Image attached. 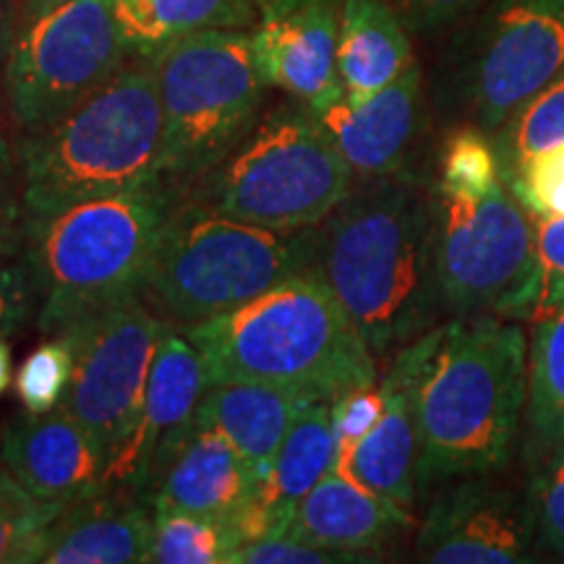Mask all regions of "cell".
Listing matches in <instances>:
<instances>
[{
    "label": "cell",
    "mask_w": 564,
    "mask_h": 564,
    "mask_svg": "<svg viewBox=\"0 0 564 564\" xmlns=\"http://www.w3.org/2000/svg\"><path fill=\"white\" fill-rule=\"evenodd\" d=\"M314 267L373 356L403 350L444 306L434 202L392 175L369 181L316 228Z\"/></svg>",
    "instance_id": "obj_1"
},
{
    "label": "cell",
    "mask_w": 564,
    "mask_h": 564,
    "mask_svg": "<svg viewBox=\"0 0 564 564\" xmlns=\"http://www.w3.org/2000/svg\"><path fill=\"white\" fill-rule=\"evenodd\" d=\"M528 405V335L518 319L457 316L432 329L415 384L419 481L505 468Z\"/></svg>",
    "instance_id": "obj_2"
},
{
    "label": "cell",
    "mask_w": 564,
    "mask_h": 564,
    "mask_svg": "<svg viewBox=\"0 0 564 564\" xmlns=\"http://www.w3.org/2000/svg\"><path fill=\"white\" fill-rule=\"evenodd\" d=\"M183 335L199 350L209 384L262 382L327 403L377 384V356L316 267Z\"/></svg>",
    "instance_id": "obj_3"
},
{
    "label": "cell",
    "mask_w": 564,
    "mask_h": 564,
    "mask_svg": "<svg viewBox=\"0 0 564 564\" xmlns=\"http://www.w3.org/2000/svg\"><path fill=\"white\" fill-rule=\"evenodd\" d=\"M19 165L26 225L82 202L165 186L152 61H129L61 121L26 133Z\"/></svg>",
    "instance_id": "obj_4"
},
{
    "label": "cell",
    "mask_w": 564,
    "mask_h": 564,
    "mask_svg": "<svg viewBox=\"0 0 564 564\" xmlns=\"http://www.w3.org/2000/svg\"><path fill=\"white\" fill-rule=\"evenodd\" d=\"M175 196L154 186L82 202L26 225L24 264L37 327L61 335L89 316L139 299Z\"/></svg>",
    "instance_id": "obj_5"
},
{
    "label": "cell",
    "mask_w": 564,
    "mask_h": 564,
    "mask_svg": "<svg viewBox=\"0 0 564 564\" xmlns=\"http://www.w3.org/2000/svg\"><path fill=\"white\" fill-rule=\"evenodd\" d=\"M316 228L272 230L236 220L188 196L175 199L141 299L171 327H194L228 314L314 267Z\"/></svg>",
    "instance_id": "obj_6"
},
{
    "label": "cell",
    "mask_w": 564,
    "mask_h": 564,
    "mask_svg": "<svg viewBox=\"0 0 564 564\" xmlns=\"http://www.w3.org/2000/svg\"><path fill=\"white\" fill-rule=\"evenodd\" d=\"M150 61L162 108V181L181 199L253 129L267 84L246 30L183 34Z\"/></svg>",
    "instance_id": "obj_7"
},
{
    "label": "cell",
    "mask_w": 564,
    "mask_h": 564,
    "mask_svg": "<svg viewBox=\"0 0 564 564\" xmlns=\"http://www.w3.org/2000/svg\"><path fill=\"white\" fill-rule=\"evenodd\" d=\"M352 173L308 105H280L253 129L188 199L272 230L316 228L352 192Z\"/></svg>",
    "instance_id": "obj_8"
},
{
    "label": "cell",
    "mask_w": 564,
    "mask_h": 564,
    "mask_svg": "<svg viewBox=\"0 0 564 564\" xmlns=\"http://www.w3.org/2000/svg\"><path fill=\"white\" fill-rule=\"evenodd\" d=\"M112 0H66L30 21L3 66L13 121L37 133L82 105L131 58Z\"/></svg>",
    "instance_id": "obj_9"
},
{
    "label": "cell",
    "mask_w": 564,
    "mask_h": 564,
    "mask_svg": "<svg viewBox=\"0 0 564 564\" xmlns=\"http://www.w3.org/2000/svg\"><path fill=\"white\" fill-rule=\"evenodd\" d=\"M436 278L457 316L502 314L533 264L535 220L505 183L484 196L436 192Z\"/></svg>",
    "instance_id": "obj_10"
},
{
    "label": "cell",
    "mask_w": 564,
    "mask_h": 564,
    "mask_svg": "<svg viewBox=\"0 0 564 564\" xmlns=\"http://www.w3.org/2000/svg\"><path fill=\"white\" fill-rule=\"evenodd\" d=\"M167 329L171 324L139 295L61 333L74 345V379L63 405L108 457L137 423L154 350Z\"/></svg>",
    "instance_id": "obj_11"
},
{
    "label": "cell",
    "mask_w": 564,
    "mask_h": 564,
    "mask_svg": "<svg viewBox=\"0 0 564 564\" xmlns=\"http://www.w3.org/2000/svg\"><path fill=\"white\" fill-rule=\"evenodd\" d=\"M562 74L564 0H499L468 68V97L478 126L494 133Z\"/></svg>",
    "instance_id": "obj_12"
},
{
    "label": "cell",
    "mask_w": 564,
    "mask_h": 564,
    "mask_svg": "<svg viewBox=\"0 0 564 564\" xmlns=\"http://www.w3.org/2000/svg\"><path fill=\"white\" fill-rule=\"evenodd\" d=\"M533 546L535 520L528 491L468 476L429 507L415 554L432 564H518L533 560Z\"/></svg>",
    "instance_id": "obj_13"
},
{
    "label": "cell",
    "mask_w": 564,
    "mask_h": 564,
    "mask_svg": "<svg viewBox=\"0 0 564 564\" xmlns=\"http://www.w3.org/2000/svg\"><path fill=\"white\" fill-rule=\"evenodd\" d=\"M209 379L199 350L171 327L154 350L144 398L131 434L108 457L105 486H118L144 497L162 449L194 423Z\"/></svg>",
    "instance_id": "obj_14"
},
{
    "label": "cell",
    "mask_w": 564,
    "mask_h": 564,
    "mask_svg": "<svg viewBox=\"0 0 564 564\" xmlns=\"http://www.w3.org/2000/svg\"><path fill=\"white\" fill-rule=\"evenodd\" d=\"M257 494V476L217 429L192 423L162 449L144 502L152 512L238 518Z\"/></svg>",
    "instance_id": "obj_15"
},
{
    "label": "cell",
    "mask_w": 564,
    "mask_h": 564,
    "mask_svg": "<svg viewBox=\"0 0 564 564\" xmlns=\"http://www.w3.org/2000/svg\"><path fill=\"white\" fill-rule=\"evenodd\" d=\"M350 171L364 181L387 178L403 165L419 129L421 68L411 63L403 74L366 100H348L343 87L308 102Z\"/></svg>",
    "instance_id": "obj_16"
},
{
    "label": "cell",
    "mask_w": 564,
    "mask_h": 564,
    "mask_svg": "<svg viewBox=\"0 0 564 564\" xmlns=\"http://www.w3.org/2000/svg\"><path fill=\"white\" fill-rule=\"evenodd\" d=\"M0 457L24 489L61 507L105 486L108 468V455L63 403L13 419L0 436Z\"/></svg>",
    "instance_id": "obj_17"
},
{
    "label": "cell",
    "mask_w": 564,
    "mask_h": 564,
    "mask_svg": "<svg viewBox=\"0 0 564 564\" xmlns=\"http://www.w3.org/2000/svg\"><path fill=\"white\" fill-rule=\"evenodd\" d=\"M432 350V329L394 356L384 377V413L377 426L335 460V468L411 510L419 478V423H415V384Z\"/></svg>",
    "instance_id": "obj_18"
},
{
    "label": "cell",
    "mask_w": 564,
    "mask_h": 564,
    "mask_svg": "<svg viewBox=\"0 0 564 564\" xmlns=\"http://www.w3.org/2000/svg\"><path fill=\"white\" fill-rule=\"evenodd\" d=\"M152 514L139 494L100 486L63 505L42 541V564L150 562Z\"/></svg>",
    "instance_id": "obj_19"
},
{
    "label": "cell",
    "mask_w": 564,
    "mask_h": 564,
    "mask_svg": "<svg viewBox=\"0 0 564 564\" xmlns=\"http://www.w3.org/2000/svg\"><path fill=\"white\" fill-rule=\"evenodd\" d=\"M343 0H306L280 19L259 21L253 61L267 87L314 102L343 87L337 74V26Z\"/></svg>",
    "instance_id": "obj_20"
},
{
    "label": "cell",
    "mask_w": 564,
    "mask_h": 564,
    "mask_svg": "<svg viewBox=\"0 0 564 564\" xmlns=\"http://www.w3.org/2000/svg\"><path fill=\"white\" fill-rule=\"evenodd\" d=\"M335 460L333 403L319 400L303 408V413L293 421L291 432L285 434L274 455L270 474L257 484L249 507L230 520L241 544L285 533L291 528L295 507L329 468H335Z\"/></svg>",
    "instance_id": "obj_21"
},
{
    "label": "cell",
    "mask_w": 564,
    "mask_h": 564,
    "mask_svg": "<svg viewBox=\"0 0 564 564\" xmlns=\"http://www.w3.org/2000/svg\"><path fill=\"white\" fill-rule=\"evenodd\" d=\"M408 525V507L329 468L295 507L285 533L335 552L371 554Z\"/></svg>",
    "instance_id": "obj_22"
},
{
    "label": "cell",
    "mask_w": 564,
    "mask_h": 564,
    "mask_svg": "<svg viewBox=\"0 0 564 564\" xmlns=\"http://www.w3.org/2000/svg\"><path fill=\"white\" fill-rule=\"evenodd\" d=\"M312 403L319 400L262 382H217L202 394L194 421L217 429L249 463L259 484L270 474L293 421Z\"/></svg>",
    "instance_id": "obj_23"
},
{
    "label": "cell",
    "mask_w": 564,
    "mask_h": 564,
    "mask_svg": "<svg viewBox=\"0 0 564 564\" xmlns=\"http://www.w3.org/2000/svg\"><path fill=\"white\" fill-rule=\"evenodd\" d=\"M413 63L405 24L390 0H343L337 74L348 100L377 95Z\"/></svg>",
    "instance_id": "obj_24"
},
{
    "label": "cell",
    "mask_w": 564,
    "mask_h": 564,
    "mask_svg": "<svg viewBox=\"0 0 564 564\" xmlns=\"http://www.w3.org/2000/svg\"><path fill=\"white\" fill-rule=\"evenodd\" d=\"M131 53L152 58L167 42L202 30H251L259 13L251 0H112Z\"/></svg>",
    "instance_id": "obj_25"
},
{
    "label": "cell",
    "mask_w": 564,
    "mask_h": 564,
    "mask_svg": "<svg viewBox=\"0 0 564 564\" xmlns=\"http://www.w3.org/2000/svg\"><path fill=\"white\" fill-rule=\"evenodd\" d=\"M528 340V455L564 444V303L533 319Z\"/></svg>",
    "instance_id": "obj_26"
},
{
    "label": "cell",
    "mask_w": 564,
    "mask_h": 564,
    "mask_svg": "<svg viewBox=\"0 0 564 564\" xmlns=\"http://www.w3.org/2000/svg\"><path fill=\"white\" fill-rule=\"evenodd\" d=\"M241 546L230 520L202 518L188 512H152L154 564H232Z\"/></svg>",
    "instance_id": "obj_27"
},
{
    "label": "cell",
    "mask_w": 564,
    "mask_h": 564,
    "mask_svg": "<svg viewBox=\"0 0 564 564\" xmlns=\"http://www.w3.org/2000/svg\"><path fill=\"white\" fill-rule=\"evenodd\" d=\"M494 147H497L499 171L510 175L528 158L564 141V74L546 84L539 95L520 105L507 121L499 126Z\"/></svg>",
    "instance_id": "obj_28"
},
{
    "label": "cell",
    "mask_w": 564,
    "mask_h": 564,
    "mask_svg": "<svg viewBox=\"0 0 564 564\" xmlns=\"http://www.w3.org/2000/svg\"><path fill=\"white\" fill-rule=\"evenodd\" d=\"M61 505L24 489L0 457V564L40 562L42 541Z\"/></svg>",
    "instance_id": "obj_29"
},
{
    "label": "cell",
    "mask_w": 564,
    "mask_h": 564,
    "mask_svg": "<svg viewBox=\"0 0 564 564\" xmlns=\"http://www.w3.org/2000/svg\"><path fill=\"white\" fill-rule=\"evenodd\" d=\"M535 220V217H533ZM564 303V215L535 220L533 264L518 293L505 303V319L533 322Z\"/></svg>",
    "instance_id": "obj_30"
},
{
    "label": "cell",
    "mask_w": 564,
    "mask_h": 564,
    "mask_svg": "<svg viewBox=\"0 0 564 564\" xmlns=\"http://www.w3.org/2000/svg\"><path fill=\"white\" fill-rule=\"evenodd\" d=\"M502 181L494 139L481 129H460L447 139L440 165V194L484 196Z\"/></svg>",
    "instance_id": "obj_31"
},
{
    "label": "cell",
    "mask_w": 564,
    "mask_h": 564,
    "mask_svg": "<svg viewBox=\"0 0 564 564\" xmlns=\"http://www.w3.org/2000/svg\"><path fill=\"white\" fill-rule=\"evenodd\" d=\"M74 379V345L66 335H53V340L34 348L19 366L17 394L30 413H47L66 400Z\"/></svg>",
    "instance_id": "obj_32"
},
{
    "label": "cell",
    "mask_w": 564,
    "mask_h": 564,
    "mask_svg": "<svg viewBox=\"0 0 564 564\" xmlns=\"http://www.w3.org/2000/svg\"><path fill=\"white\" fill-rule=\"evenodd\" d=\"M510 188L535 220L564 215V141L528 158L510 175H505Z\"/></svg>",
    "instance_id": "obj_33"
},
{
    "label": "cell",
    "mask_w": 564,
    "mask_h": 564,
    "mask_svg": "<svg viewBox=\"0 0 564 564\" xmlns=\"http://www.w3.org/2000/svg\"><path fill=\"white\" fill-rule=\"evenodd\" d=\"M528 497L535 520V544L564 556V444L535 460Z\"/></svg>",
    "instance_id": "obj_34"
},
{
    "label": "cell",
    "mask_w": 564,
    "mask_h": 564,
    "mask_svg": "<svg viewBox=\"0 0 564 564\" xmlns=\"http://www.w3.org/2000/svg\"><path fill=\"white\" fill-rule=\"evenodd\" d=\"M26 241L24 188H21L19 152L0 129V264H9Z\"/></svg>",
    "instance_id": "obj_35"
},
{
    "label": "cell",
    "mask_w": 564,
    "mask_h": 564,
    "mask_svg": "<svg viewBox=\"0 0 564 564\" xmlns=\"http://www.w3.org/2000/svg\"><path fill=\"white\" fill-rule=\"evenodd\" d=\"M369 554H350L324 549L308 541L293 539V535H270V539H257L241 544L232 554V564H350L369 562Z\"/></svg>",
    "instance_id": "obj_36"
},
{
    "label": "cell",
    "mask_w": 564,
    "mask_h": 564,
    "mask_svg": "<svg viewBox=\"0 0 564 564\" xmlns=\"http://www.w3.org/2000/svg\"><path fill=\"white\" fill-rule=\"evenodd\" d=\"M384 413V390L382 384H366L340 394L333 400V426L337 440V457L348 453L366 434L377 426Z\"/></svg>",
    "instance_id": "obj_37"
},
{
    "label": "cell",
    "mask_w": 564,
    "mask_h": 564,
    "mask_svg": "<svg viewBox=\"0 0 564 564\" xmlns=\"http://www.w3.org/2000/svg\"><path fill=\"white\" fill-rule=\"evenodd\" d=\"M34 285L26 264H0V337L26 324L34 306Z\"/></svg>",
    "instance_id": "obj_38"
},
{
    "label": "cell",
    "mask_w": 564,
    "mask_h": 564,
    "mask_svg": "<svg viewBox=\"0 0 564 564\" xmlns=\"http://www.w3.org/2000/svg\"><path fill=\"white\" fill-rule=\"evenodd\" d=\"M398 13L415 26H442L468 13L478 0H392Z\"/></svg>",
    "instance_id": "obj_39"
},
{
    "label": "cell",
    "mask_w": 564,
    "mask_h": 564,
    "mask_svg": "<svg viewBox=\"0 0 564 564\" xmlns=\"http://www.w3.org/2000/svg\"><path fill=\"white\" fill-rule=\"evenodd\" d=\"M253 9L259 13V21H270V19H280L285 13H291L299 9V6L306 3V0H251Z\"/></svg>",
    "instance_id": "obj_40"
},
{
    "label": "cell",
    "mask_w": 564,
    "mask_h": 564,
    "mask_svg": "<svg viewBox=\"0 0 564 564\" xmlns=\"http://www.w3.org/2000/svg\"><path fill=\"white\" fill-rule=\"evenodd\" d=\"M13 379H17V373H13L11 348H9V343L0 337V394H6L11 390Z\"/></svg>",
    "instance_id": "obj_41"
},
{
    "label": "cell",
    "mask_w": 564,
    "mask_h": 564,
    "mask_svg": "<svg viewBox=\"0 0 564 564\" xmlns=\"http://www.w3.org/2000/svg\"><path fill=\"white\" fill-rule=\"evenodd\" d=\"M63 3H66V0H21V13H24V21L30 24V21L45 17V13H51Z\"/></svg>",
    "instance_id": "obj_42"
},
{
    "label": "cell",
    "mask_w": 564,
    "mask_h": 564,
    "mask_svg": "<svg viewBox=\"0 0 564 564\" xmlns=\"http://www.w3.org/2000/svg\"><path fill=\"white\" fill-rule=\"evenodd\" d=\"M9 51H11V26L9 21H6L3 11H0V63L9 58Z\"/></svg>",
    "instance_id": "obj_43"
}]
</instances>
